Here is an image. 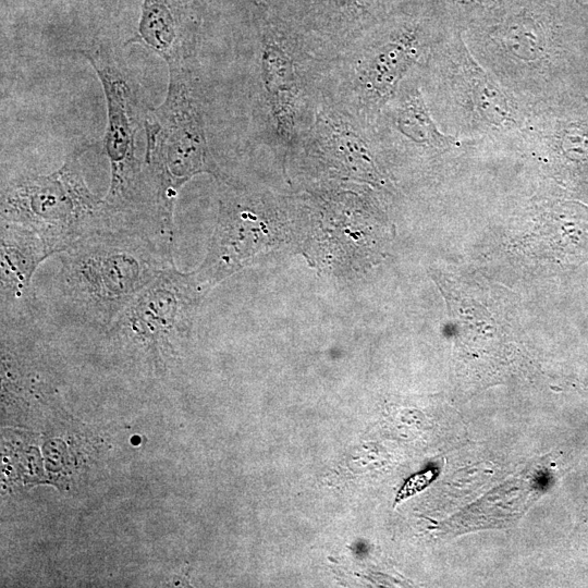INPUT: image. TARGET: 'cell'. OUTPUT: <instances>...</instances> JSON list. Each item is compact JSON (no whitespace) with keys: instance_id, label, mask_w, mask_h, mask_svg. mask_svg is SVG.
<instances>
[{"instance_id":"cell-1","label":"cell","mask_w":588,"mask_h":588,"mask_svg":"<svg viewBox=\"0 0 588 588\" xmlns=\"http://www.w3.org/2000/svg\"><path fill=\"white\" fill-rule=\"evenodd\" d=\"M62 253L58 277L65 307L77 320L111 326L164 268L171 250L134 228L103 226Z\"/></svg>"},{"instance_id":"cell-2","label":"cell","mask_w":588,"mask_h":588,"mask_svg":"<svg viewBox=\"0 0 588 588\" xmlns=\"http://www.w3.org/2000/svg\"><path fill=\"white\" fill-rule=\"evenodd\" d=\"M94 68L103 88L107 127L103 149L110 162L111 181L103 198L111 224L128 226L130 213L144 211L155 219L146 174V121L150 107L135 77L117 53L102 46L78 49Z\"/></svg>"},{"instance_id":"cell-3","label":"cell","mask_w":588,"mask_h":588,"mask_svg":"<svg viewBox=\"0 0 588 588\" xmlns=\"http://www.w3.org/2000/svg\"><path fill=\"white\" fill-rule=\"evenodd\" d=\"M167 95L146 121V174L162 237L172 244V213L181 186L201 172L218 174L187 65L168 66Z\"/></svg>"},{"instance_id":"cell-4","label":"cell","mask_w":588,"mask_h":588,"mask_svg":"<svg viewBox=\"0 0 588 588\" xmlns=\"http://www.w3.org/2000/svg\"><path fill=\"white\" fill-rule=\"evenodd\" d=\"M85 150H73L50 174L11 181L1 194V221L34 230L53 254L108 226L103 198L89 189L83 174L79 159Z\"/></svg>"},{"instance_id":"cell-5","label":"cell","mask_w":588,"mask_h":588,"mask_svg":"<svg viewBox=\"0 0 588 588\" xmlns=\"http://www.w3.org/2000/svg\"><path fill=\"white\" fill-rule=\"evenodd\" d=\"M195 278L164 268L112 322L121 339L152 351L171 348L187 333L198 303Z\"/></svg>"},{"instance_id":"cell-6","label":"cell","mask_w":588,"mask_h":588,"mask_svg":"<svg viewBox=\"0 0 588 588\" xmlns=\"http://www.w3.org/2000/svg\"><path fill=\"white\" fill-rule=\"evenodd\" d=\"M185 0H144L138 29L128 42L140 44L168 64L186 65L193 49V24Z\"/></svg>"},{"instance_id":"cell-7","label":"cell","mask_w":588,"mask_h":588,"mask_svg":"<svg viewBox=\"0 0 588 588\" xmlns=\"http://www.w3.org/2000/svg\"><path fill=\"white\" fill-rule=\"evenodd\" d=\"M53 252L34 230L1 221V297L19 299L30 285L39 264Z\"/></svg>"},{"instance_id":"cell-8","label":"cell","mask_w":588,"mask_h":588,"mask_svg":"<svg viewBox=\"0 0 588 588\" xmlns=\"http://www.w3.org/2000/svg\"><path fill=\"white\" fill-rule=\"evenodd\" d=\"M264 72L267 88L273 97L279 119L287 120L292 98L293 78L289 60L277 47H268L264 54Z\"/></svg>"},{"instance_id":"cell-9","label":"cell","mask_w":588,"mask_h":588,"mask_svg":"<svg viewBox=\"0 0 588 588\" xmlns=\"http://www.w3.org/2000/svg\"><path fill=\"white\" fill-rule=\"evenodd\" d=\"M399 125L401 130L409 137L418 142L441 140L442 136L438 133L430 120L422 102L414 99L402 111Z\"/></svg>"},{"instance_id":"cell-10","label":"cell","mask_w":588,"mask_h":588,"mask_svg":"<svg viewBox=\"0 0 588 588\" xmlns=\"http://www.w3.org/2000/svg\"><path fill=\"white\" fill-rule=\"evenodd\" d=\"M389 47L390 49L377 56L378 58L375 60L370 71L373 85L379 89L393 84V81L404 66L402 64L407 60L405 51L402 49L403 46L397 44L389 45Z\"/></svg>"}]
</instances>
